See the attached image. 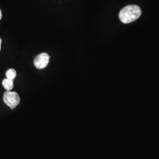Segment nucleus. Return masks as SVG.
Segmentation results:
<instances>
[{"label":"nucleus","mask_w":159,"mask_h":159,"mask_svg":"<svg viewBox=\"0 0 159 159\" xmlns=\"http://www.w3.org/2000/svg\"><path fill=\"white\" fill-rule=\"evenodd\" d=\"M1 18H2V13H1V10H0V20L1 19Z\"/></svg>","instance_id":"0eeeda50"},{"label":"nucleus","mask_w":159,"mask_h":159,"mask_svg":"<svg viewBox=\"0 0 159 159\" xmlns=\"http://www.w3.org/2000/svg\"><path fill=\"white\" fill-rule=\"evenodd\" d=\"M3 100L8 107L14 109L20 102V98L16 92L7 91L4 94Z\"/></svg>","instance_id":"f03ea898"},{"label":"nucleus","mask_w":159,"mask_h":159,"mask_svg":"<svg viewBox=\"0 0 159 159\" xmlns=\"http://www.w3.org/2000/svg\"><path fill=\"white\" fill-rule=\"evenodd\" d=\"M1 43H2V40L0 38V51H1Z\"/></svg>","instance_id":"423d86ee"},{"label":"nucleus","mask_w":159,"mask_h":159,"mask_svg":"<svg viewBox=\"0 0 159 159\" xmlns=\"http://www.w3.org/2000/svg\"><path fill=\"white\" fill-rule=\"evenodd\" d=\"M2 84L4 88L6 89L7 91L11 90L14 87L13 80L8 79L3 80Z\"/></svg>","instance_id":"20e7f679"},{"label":"nucleus","mask_w":159,"mask_h":159,"mask_svg":"<svg viewBox=\"0 0 159 159\" xmlns=\"http://www.w3.org/2000/svg\"><path fill=\"white\" fill-rule=\"evenodd\" d=\"M142 10L139 6L130 5L123 8L119 13L120 21L125 24L132 23L140 17Z\"/></svg>","instance_id":"f257e3e1"},{"label":"nucleus","mask_w":159,"mask_h":159,"mask_svg":"<svg viewBox=\"0 0 159 159\" xmlns=\"http://www.w3.org/2000/svg\"><path fill=\"white\" fill-rule=\"evenodd\" d=\"M50 57L46 52H43L39 54L35 58L34 64L35 67L38 69H44L48 66L50 61Z\"/></svg>","instance_id":"7ed1b4c3"},{"label":"nucleus","mask_w":159,"mask_h":159,"mask_svg":"<svg viewBox=\"0 0 159 159\" xmlns=\"http://www.w3.org/2000/svg\"><path fill=\"white\" fill-rule=\"evenodd\" d=\"M6 75L7 79L14 80L17 75L16 71L13 68H10L6 71Z\"/></svg>","instance_id":"39448f33"}]
</instances>
